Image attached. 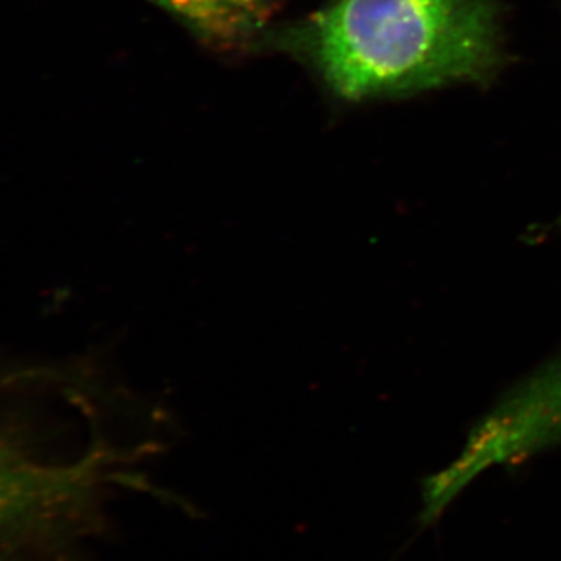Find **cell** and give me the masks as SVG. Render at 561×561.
Returning <instances> with one entry per match:
<instances>
[{
  "label": "cell",
  "instance_id": "cell-1",
  "mask_svg": "<svg viewBox=\"0 0 561 561\" xmlns=\"http://www.w3.org/2000/svg\"><path fill=\"white\" fill-rule=\"evenodd\" d=\"M302 43L346 101L483 79L500 60L490 0H332Z\"/></svg>",
  "mask_w": 561,
  "mask_h": 561
},
{
  "label": "cell",
  "instance_id": "cell-2",
  "mask_svg": "<svg viewBox=\"0 0 561 561\" xmlns=\"http://www.w3.org/2000/svg\"><path fill=\"white\" fill-rule=\"evenodd\" d=\"M119 463L105 446L72 461L44 460L0 431V553L41 531L65 538L98 527L106 483L135 481L113 471Z\"/></svg>",
  "mask_w": 561,
  "mask_h": 561
},
{
  "label": "cell",
  "instance_id": "cell-3",
  "mask_svg": "<svg viewBox=\"0 0 561 561\" xmlns=\"http://www.w3.org/2000/svg\"><path fill=\"white\" fill-rule=\"evenodd\" d=\"M508 409L530 445L546 449L561 442V353L513 387Z\"/></svg>",
  "mask_w": 561,
  "mask_h": 561
},
{
  "label": "cell",
  "instance_id": "cell-4",
  "mask_svg": "<svg viewBox=\"0 0 561 561\" xmlns=\"http://www.w3.org/2000/svg\"><path fill=\"white\" fill-rule=\"evenodd\" d=\"M192 32L217 44L250 38L264 24L271 0H151Z\"/></svg>",
  "mask_w": 561,
  "mask_h": 561
}]
</instances>
